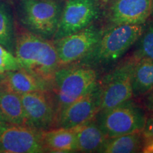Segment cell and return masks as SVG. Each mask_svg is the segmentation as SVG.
<instances>
[{
    "mask_svg": "<svg viewBox=\"0 0 153 153\" xmlns=\"http://www.w3.org/2000/svg\"><path fill=\"white\" fill-rule=\"evenodd\" d=\"M14 55L21 68L51 82L60 67L53 40L45 39L24 28L15 33Z\"/></svg>",
    "mask_w": 153,
    "mask_h": 153,
    "instance_id": "obj_1",
    "label": "cell"
},
{
    "mask_svg": "<svg viewBox=\"0 0 153 153\" xmlns=\"http://www.w3.org/2000/svg\"><path fill=\"white\" fill-rule=\"evenodd\" d=\"M145 24L117 25L104 28L96 46L76 64L91 67L99 72L116 64L136 43Z\"/></svg>",
    "mask_w": 153,
    "mask_h": 153,
    "instance_id": "obj_2",
    "label": "cell"
},
{
    "mask_svg": "<svg viewBox=\"0 0 153 153\" xmlns=\"http://www.w3.org/2000/svg\"><path fill=\"white\" fill-rule=\"evenodd\" d=\"M99 72L91 67L71 64L59 67L52 79V92L57 113L89 92L99 82Z\"/></svg>",
    "mask_w": 153,
    "mask_h": 153,
    "instance_id": "obj_3",
    "label": "cell"
},
{
    "mask_svg": "<svg viewBox=\"0 0 153 153\" xmlns=\"http://www.w3.org/2000/svg\"><path fill=\"white\" fill-rule=\"evenodd\" d=\"M65 1L19 0L16 6L19 22L23 28L30 33L53 40Z\"/></svg>",
    "mask_w": 153,
    "mask_h": 153,
    "instance_id": "obj_4",
    "label": "cell"
},
{
    "mask_svg": "<svg viewBox=\"0 0 153 153\" xmlns=\"http://www.w3.org/2000/svg\"><path fill=\"white\" fill-rule=\"evenodd\" d=\"M148 112L134 99L109 110L99 111L94 119L99 128L109 137L142 131Z\"/></svg>",
    "mask_w": 153,
    "mask_h": 153,
    "instance_id": "obj_5",
    "label": "cell"
},
{
    "mask_svg": "<svg viewBox=\"0 0 153 153\" xmlns=\"http://www.w3.org/2000/svg\"><path fill=\"white\" fill-rule=\"evenodd\" d=\"M133 56L119 63L99 79L101 87L99 111L109 110L129 99H133L131 87Z\"/></svg>",
    "mask_w": 153,
    "mask_h": 153,
    "instance_id": "obj_6",
    "label": "cell"
},
{
    "mask_svg": "<svg viewBox=\"0 0 153 153\" xmlns=\"http://www.w3.org/2000/svg\"><path fill=\"white\" fill-rule=\"evenodd\" d=\"M100 0H66L53 41L79 31L103 15Z\"/></svg>",
    "mask_w": 153,
    "mask_h": 153,
    "instance_id": "obj_7",
    "label": "cell"
},
{
    "mask_svg": "<svg viewBox=\"0 0 153 153\" xmlns=\"http://www.w3.org/2000/svg\"><path fill=\"white\" fill-rule=\"evenodd\" d=\"M104 31V26L97 22L79 31L53 41L56 48L60 67L74 64L89 54Z\"/></svg>",
    "mask_w": 153,
    "mask_h": 153,
    "instance_id": "obj_8",
    "label": "cell"
},
{
    "mask_svg": "<svg viewBox=\"0 0 153 153\" xmlns=\"http://www.w3.org/2000/svg\"><path fill=\"white\" fill-rule=\"evenodd\" d=\"M26 125L41 131L57 128L58 113L51 91H38L20 94Z\"/></svg>",
    "mask_w": 153,
    "mask_h": 153,
    "instance_id": "obj_9",
    "label": "cell"
},
{
    "mask_svg": "<svg viewBox=\"0 0 153 153\" xmlns=\"http://www.w3.org/2000/svg\"><path fill=\"white\" fill-rule=\"evenodd\" d=\"M42 133L28 126L0 123V153L45 152Z\"/></svg>",
    "mask_w": 153,
    "mask_h": 153,
    "instance_id": "obj_10",
    "label": "cell"
},
{
    "mask_svg": "<svg viewBox=\"0 0 153 153\" xmlns=\"http://www.w3.org/2000/svg\"><path fill=\"white\" fill-rule=\"evenodd\" d=\"M152 0H116L103 11L106 27L146 24L150 17Z\"/></svg>",
    "mask_w": 153,
    "mask_h": 153,
    "instance_id": "obj_11",
    "label": "cell"
},
{
    "mask_svg": "<svg viewBox=\"0 0 153 153\" xmlns=\"http://www.w3.org/2000/svg\"><path fill=\"white\" fill-rule=\"evenodd\" d=\"M101 93L98 82L89 92L63 108L59 114L57 128H73L94 119L100 111Z\"/></svg>",
    "mask_w": 153,
    "mask_h": 153,
    "instance_id": "obj_12",
    "label": "cell"
},
{
    "mask_svg": "<svg viewBox=\"0 0 153 153\" xmlns=\"http://www.w3.org/2000/svg\"><path fill=\"white\" fill-rule=\"evenodd\" d=\"M1 86L19 94L38 91H51L52 82L23 68L5 73Z\"/></svg>",
    "mask_w": 153,
    "mask_h": 153,
    "instance_id": "obj_13",
    "label": "cell"
},
{
    "mask_svg": "<svg viewBox=\"0 0 153 153\" xmlns=\"http://www.w3.org/2000/svg\"><path fill=\"white\" fill-rule=\"evenodd\" d=\"M77 152H100L107 137L94 118L73 128Z\"/></svg>",
    "mask_w": 153,
    "mask_h": 153,
    "instance_id": "obj_14",
    "label": "cell"
},
{
    "mask_svg": "<svg viewBox=\"0 0 153 153\" xmlns=\"http://www.w3.org/2000/svg\"><path fill=\"white\" fill-rule=\"evenodd\" d=\"M133 58L131 69L132 91L133 99H141L153 89V60L145 57Z\"/></svg>",
    "mask_w": 153,
    "mask_h": 153,
    "instance_id": "obj_15",
    "label": "cell"
},
{
    "mask_svg": "<svg viewBox=\"0 0 153 153\" xmlns=\"http://www.w3.org/2000/svg\"><path fill=\"white\" fill-rule=\"evenodd\" d=\"M45 152L67 153L77 152L73 128H54L42 133Z\"/></svg>",
    "mask_w": 153,
    "mask_h": 153,
    "instance_id": "obj_16",
    "label": "cell"
},
{
    "mask_svg": "<svg viewBox=\"0 0 153 153\" xmlns=\"http://www.w3.org/2000/svg\"><path fill=\"white\" fill-rule=\"evenodd\" d=\"M0 113L4 122L26 126L20 94L1 85H0Z\"/></svg>",
    "mask_w": 153,
    "mask_h": 153,
    "instance_id": "obj_17",
    "label": "cell"
},
{
    "mask_svg": "<svg viewBox=\"0 0 153 153\" xmlns=\"http://www.w3.org/2000/svg\"><path fill=\"white\" fill-rule=\"evenodd\" d=\"M142 132H135L117 137L107 138L100 152L136 153L142 152L145 145Z\"/></svg>",
    "mask_w": 153,
    "mask_h": 153,
    "instance_id": "obj_18",
    "label": "cell"
},
{
    "mask_svg": "<svg viewBox=\"0 0 153 153\" xmlns=\"http://www.w3.org/2000/svg\"><path fill=\"white\" fill-rule=\"evenodd\" d=\"M14 19L9 6L0 1V45L14 54L15 45Z\"/></svg>",
    "mask_w": 153,
    "mask_h": 153,
    "instance_id": "obj_19",
    "label": "cell"
},
{
    "mask_svg": "<svg viewBox=\"0 0 153 153\" xmlns=\"http://www.w3.org/2000/svg\"><path fill=\"white\" fill-rule=\"evenodd\" d=\"M133 53L135 57H145L153 60V21L145 24V29L140 36Z\"/></svg>",
    "mask_w": 153,
    "mask_h": 153,
    "instance_id": "obj_20",
    "label": "cell"
},
{
    "mask_svg": "<svg viewBox=\"0 0 153 153\" xmlns=\"http://www.w3.org/2000/svg\"><path fill=\"white\" fill-rule=\"evenodd\" d=\"M15 55L0 45V73L20 69Z\"/></svg>",
    "mask_w": 153,
    "mask_h": 153,
    "instance_id": "obj_21",
    "label": "cell"
},
{
    "mask_svg": "<svg viewBox=\"0 0 153 153\" xmlns=\"http://www.w3.org/2000/svg\"><path fill=\"white\" fill-rule=\"evenodd\" d=\"M141 132L145 140H153V112L148 113L144 127Z\"/></svg>",
    "mask_w": 153,
    "mask_h": 153,
    "instance_id": "obj_22",
    "label": "cell"
},
{
    "mask_svg": "<svg viewBox=\"0 0 153 153\" xmlns=\"http://www.w3.org/2000/svg\"><path fill=\"white\" fill-rule=\"evenodd\" d=\"M142 106L148 113L153 112V89L142 98Z\"/></svg>",
    "mask_w": 153,
    "mask_h": 153,
    "instance_id": "obj_23",
    "label": "cell"
},
{
    "mask_svg": "<svg viewBox=\"0 0 153 153\" xmlns=\"http://www.w3.org/2000/svg\"><path fill=\"white\" fill-rule=\"evenodd\" d=\"M142 152L153 153V140H145Z\"/></svg>",
    "mask_w": 153,
    "mask_h": 153,
    "instance_id": "obj_24",
    "label": "cell"
},
{
    "mask_svg": "<svg viewBox=\"0 0 153 153\" xmlns=\"http://www.w3.org/2000/svg\"><path fill=\"white\" fill-rule=\"evenodd\" d=\"M100 1L101 2V4L103 6V8L104 9L105 7H106L107 6L109 5L110 4H111L112 2H114L116 0H100Z\"/></svg>",
    "mask_w": 153,
    "mask_h": 153,
    "instance_id": "obj_25",
    "label": "cell"
},
{
    "mask_svg": "<svg viewBox=\"0 0 153 153\" xmlns=\"http://www.w3.org/2000/svg\"><path fill=\"white\" fill-rule=\"evenodd\" d=\"M5 77V73H0V85H1V82L4 79Z\"/></svg>",
    "mask_w": 153,
    "mask_h": 153,
    "instance_id": "obj_26",
    "label": "cell"
},
{
    "mask_svg": "<svg viewBox=\"0 0 153 153\" xmlns=\"http://www.w3.org/2000/svg\"><path fill=\"white\" fill-rule=\"evenodd\" d=\"M150 16L153 19V0H152V11H151Z\"/></svg>",
    "mask_w": 153,
    "mask_h": 153,
    "instance_id": "obj_27",
    "label": "cell"
},
{
    "mask_svg": "<svg viewBox=\"0 0 153 153\" xmlns=\"http://www.w3.org/2000/svg\"><path fill=\"white\" fill-rule=\"evenodd\" d=\"M2 122H4V120L2 116H1V113H0V123H2Z\"/></svg>",
    "mask_w": 153,
    "mask_h": 153,
    "instance_id": "obj_28",
    "label": "cell"
},
{
    "mask_svg": "<svg viewBox=\"0 0 153 153\" xmlns=\"http://www.w3.org/2000/svg\"><path fill=\"white\" fill-rule=\"evenodd\" d=\"M64 1H65V0H64Z\"/></svg>",
    "mask_w": 153,
    "mask_h": 153,
    "instance_id": "obj_29",
    "label": "cell"
}]
</instances>
